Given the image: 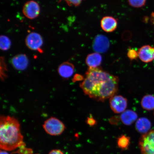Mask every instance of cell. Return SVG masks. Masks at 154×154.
Listing matches in <instances>:
<instances>
[{
	"label": "cell",
	"instance_id": "27",
	"mask_svg": "<svg viewBox=\"0 0 154 154\" xmlns=\"http://www.w3.org/2000/svg\"><path fill=\"white\" fill-rule=\"evenodd\" d=\"M150 20L152 23L154 25V13H151V17H150Z\"/></svg>",
	"mask_w": 154,
	"mask_h": 154
},
{
	"label": "cell",
	"instance_id": "8",
	"mask_svg": "<svg viewBox=\"0 0 154 154\" xmlns=\"http://www.w3.org/2000/svg\"><path fill=\"white\" fill-rule=\"evenodd\" d=\"M109 46V39L104 35H99L94 40L93 48L96 52L104 53L108 49Z\"/></svg>",
	"mask_w": 154,
	"mask_h": 154
},
{
	"label": "cell",
	"instance_id": "4",
	"mask_svg": "<svg viewBox=\"0 0 154 154\" xmlns=\"http://www.w3.org/2000/svg\"><path fill=\"white\" fill-rule=\"evenodd\" d=\"M139 144L142 154H154V130L143 134L140 138Z\"/></svg>",
	"mask_w": 154,
	"mask_h": 154
},
{
	"label": "cell",
	"instance_id": "9",
	"mask_svg": "<svg viewBox=\"0 0 154 154\" xmlns=\"http://www.w3.org/2000/svg\"><path fill=\"white\" fill-rule=\"evenodd\" d=\"M138 57L144 63L152 62L154 60V47L145 45L140 48L138 51Z\"/></svg>",
	"mask_w": 154,
	"mask_h": 154
},
{
	"label": "cell",
	"instance_id": "16",
	"mask_svg": "<svg viewBox=\"0 0 154 154\" xmlns=\"http://www.w3.org/2000/svg\"><path fill=\"white\" fill-rule=\"evenodd\" d=\"M141 105L143 109L148 111L154 109V96L147 95L143 96L141 101Z\"/></svg>",
	"mask_w": 154,
	"mask_h": 154
},
{
	"label": "cell",
	"instance_id": "1",
	"mask_svg": "<svg viewBox=\"0 0 154 154\" xmlns=\"http://www.w3.org/2000/svg\"><path fill=\"white\" fill-rule=\"evenodd\" d=\"M119 81L118 77L99 67L88 68L80 86L85 94L91 99L103 102L118 92Z\"/></svg>",
	"mask_w": 154,
	"mask_h": 154
},
{
	"label": "cell",
	"instance_id": "2",
	"mask_svg": "<svg viewBox=\"0 0 154 154\" xmlns=\"http://www.w3.org/2000/svg\"><path fill=\"white\" fill-rule=\"evenodd\" d=\"M24 143L20 124L14 117H0V148L7 151H13Z\"/></svg>",
	"mask_w": 154,
	"mask_h": 154
},
{
	"label": "cell",
	"instance_id": "25",
	"mask_svg": "<svg viewBox=\"0 0 154 154\" xmlns=\"http://www.w3.org/2000/svg\"><path fill=\"white\" fill-rule=\"evenodd\" d=\"M84 78L82 75L77 74H75L72 78V81L73 82H78L82 81L84 80Z\"/></svg>",
	"mask_w": 154,
	"mask_h": 154
},
{
	"label": "cell",
	"instance_id": "26",
	"mask_svg": "<svg viewBox=\"0 0 154 154\" xmlns=\"http://www.w3.org/2000/svg\"><path fill=\"white\" fill-rule=\"evenodd\" d=\"M49 154H64L63 152L59 149H53L50 152Z\"/></svg>",
	"mask_w": 154,
	"mask_h": 154
},
{
	"label": "cell",
	"instance_id": "31",
	"mask_svg": "<svg viewBox=\"0 0 154 154\" xmlns=\"http://www.w3.org/2000/svg\"></svg>",
	"mask_w": 154,
	"mask_h": 154
},
{
	"label": "cell",
	"instance_id": "21",
	"mask_svg": "<svg viewBox=\"0 0 154 154\" xmlns=\"http://www.w3.org/2000/svg\"><path fill=\"white\" fill-rule=\"evenodd\" d=\"M6 66L5 62L4 57H1V76L2 80H4L5 78V71H6Z\"/></svg>",
	"mask_w": 154,
	"mask_h": 154
},
{
	"label": "cell",
	"instance_id": "6",
	"mask_svg": "<svg viewBox=\"0 0 154 154\" xmlns=\"http://www.w3.org/2000/svg\"><path fill=\"white\" fill-rule=\"evenodd\" d=\"M109 104L112 110L116 113H122L128 106V100L121 95H115L109 99Z\"/></svg>",
	"mask_w": 154,
	"mask_h": 154
},
{
	"label": "cell",
	"instance_id": "28",
	"mask_svg": "<svg viewBox=\"0 0 154 154\" xmlns=\"http://www.w3.org/2000/svg\"><path fill=\"white\" fill-rule=\"evenodd\" d=\"M1 154H9L8 152H7V151H4V150H1Z\"/></svg>",
	"mask_w": 154,
	"mask_h": 154
},
{
	"label": "cell",
	"instance_id": "29",
	"mask_svg": "<svg viewBox=\"0 0 154 154\" xmlns=\"http://www.w3.org/2000/svg\"></svg>",
	"mask_w": 154,
	"mask_h": 154
},
{
	"label": "cell",
	"instance_id": "15",
	"mask_svg": "<svg viewBox=\"0 0 154 154\" xmlns=\"http://www.w3.org/2000/svg\"><path fill=\"white\" fill-rule=\"evenodd\" d=\"M151 127L150 121L146 117H141L136 121L135 128L140 133L144 134L149 131Z\"/></svg>",
	"mask_w": 154,
	"mask_h": 154
},
{
	"label": "cell",
	"instance_id": "13",
	"mask_svg": "<svg viewBox=\"0 0 154 154\" xmlns=\"http://www.w3.org/2000/svg\"><path fill=\"white\" fill-rule=\"evenodd\" d=\"M103 58L99 53L95 52L88 54L86 59V63L89 68H97L101 65Z\"/></svg>",
	"mask_w": 154,
	"mask_h": 154
},
{
	"label": "cell",
	"instance_id": "12",
	"mask_svg": "<svg viewBox=\"0 0 154 154\" xmlns=\"http://www.w3.org/2000/svg\"><path fill=\"white\" fill-rule=\"evenodd\" d=\"M75 71V67L72 63L63 62L59 65L57 71L59 74L63 78L68 79L72 76Z\"/></svg>",
	"mask_w": 154,
	"mask_h": 154
},
{
	"label": "cell",
	"instance_id": "5",
	"mask_svg": "<svg viewBox=\"0 0 154 154\" xmlns=\"http://www.w3.org/2000/svg\"><path fill=\"white\" fill-rule=\"evenodd\" d=\"M26 45L29 49L34 51H37L40 53H43L42 47L43 44V38L39 34L31 32L29 34L25 40Z\"/></svg>",
	"mask_w": 154,
	"mask_h": 154
},
{
	"label": "cell",
	"instance_id": "7",
	"mask_svg": "<svg viewBox=\"0 0 154 154\" xmlns=\"http://www.w3.org/2000/svg\"><path fill=\"white\" fill-rule=\"evenodd\" d=\"M40 7L35 1H30L25 4L23 8V13L27 18L33 19L37 18L40 13Z\"/></svg>",
	"mask_w": 154,
	"mask_h": 154
},
{
	"label": "cell",
	"instance_id": "11",
	"mask_svg": "<svg viewBox=\"0 0 154 154\" xmlns=\"http://www.w3.org/2000/svg\"><path fill=\"white\" fill-rule=\"evenodd\" d=\"M101 27L104 31L107 32H114L117 28L118 22L114 17L107 16L103 17L101 21Z\"/></svg>",
	"mask_w": 154,
	"mask_h": 154
},
{
	"label": "cell",
	"instance_id": "20",
	"mask_svg": "<svg viewBox=\"0 0 154 154\" xmlns=\"http://www.w3.org/2000/svg\"><path fill=\"white\" fill-rule=\"evenodd\" d=\"M19 149L14 153L19 154H32L33 151L32 149H28L26 147V144L24 143L19 147Z\"/></svg>",
	"mask_w": 154,
	"mask_h": 154
},
{
	"label": "cell",
	"instance_id": "10",
	"mask_svg": "<svg viewBox=\"0 0 154 154\" xmlns=\"http://www.w3.org/2000/svg\"><path fill=\"white\" fill-rule=\"evenodd\" d=\"M11 63L15 69L23 71L27 67L29 64V60L25 54H19L15 55L11 59Z\"/></svg>",
	"mask_w": 154,
	"mask_h": 154
},
{
	"label": "cell",
	"instance_id": "19",
	"mask_svg": "<svg viewBox=\"0 0 154 154\" xmlns=\"http://www.w3.org/2000/svg\"><path fill=\"white\" fill-rule=\"evenodd\" d=\"M129 4L136 8H139L145 5L146 0H128Z\"/></svg>",
	"mask_w": 154,
	"mask_h": 154
},
{
	"label": "cell",
	"instance_id": "14",
	"mask_svg": "<svg viewBox=\"0 0 154 154\" xmlns=\"http://www.w3.org/2000/svg\"><path fill=\"white\" fill-rule=\"evenodd\" d=\"M138 117L137 113L135 112L128 109L122 113L120 119L121 122L125 125L130 126L137 120Z\"/></svg>",
	"mask_w": 154,
	"mask_h": 154
},
{
	"label": "cell",
	"instance_id": "18",
	"mask_svg": "<svg viewBox=\"0 0 154 154\" xmlns=\"http://www.w3.org/2000/svg\"><path fill=\"white\" fill-rule=\"evenodd\" d=\"M11 44V40L8 36L1 35L0 37V48L2 51H8L10 48Z\"/></svg>",
	"mask_w": 154,
	"mask_h": 154
},
{
	"label": "cell",
	"instance_id": "22",
	"mask_svg": "<svg viewBox=\"0 0 154 154\" xmlns=\"http://www.w3.org/2000/svg\"><path fill=\"white\" fill-rule=\"evenodd\" d=\"M127 55L131 60H136L138 57V51L134 49L131 48L128 49Z\"/></svg>",
	"mask_w": 154,
	"mask_h": 154
},
{
	"label": "cell",
	"instance_id": "3",
	"mask_svg": "<svg viewBox=\"0 0 154 154\" xmlns=\"http://www.w3.org/2000/svg\"><path fill=\"white\" fill-rule=\"evenodd\" d=\"M43 127L45 131L51 136H58L62 134L65 127L62 121L54 117H51L45 121Z\"/></svg>",
	"mask_w": 154,
	"mask_h": 154
},
{
	"label": "cell",
	"instance_id": "30",
	"mask_svg": "<svg viewBox=\"0 0 154 154\" xmlns=\"http://www.w3.org/2000/svg\"></svg>",
	"mask_w": 154,
	"mask_h": 154
},
{
	"label": "cell",
	"instance_id": "23",
	"mask_svg": "<svg viewBox=\"0 0 154 154\" xmlns=\"http://www.w3.org/2000/svg\"><path fill=\"white\" fill-rule=\"evenodd\" d=\"M69 6H79L84 0H63Z\"/></svg>",
	"mask_w": 154,
	"mask_h": 154
},
{
	"label": "cell",
	"instance_id": "17",
	"mask_svg": "<svg viewBox=\"0 0 154 154\" xmlns=\"http://www.w3.org/2000/svg\"><path fill=\"white\" fill-rule=\"evenodd\" d=\"M117 145L120 149H128L130 144V138L126 136L122 135L117 140Z\"/></svg>",
	"mask_w": 154,
	"mask_h": 154
},
{
	"label": "cell",
	"instance_id": "24",
	"mask_svg": "<svg viewBox=\"0 0 154 154\" xmlns=\"http://www.w3.org/2000/svg\"><path fill=\"white\" fill-rule=\"evenodd\" d=\"M86 122L89 126H94L97 124V121L93 117H88L87 119Z\"/></svg>",
	"mask_w": 154,
	"mask_h": 154
}]
</instances>
